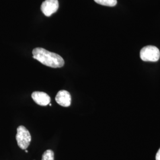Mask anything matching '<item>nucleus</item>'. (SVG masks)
<instances>
[{
  "mask_svg": "<svg viewBox=\"0 0 160 160\" xmlns=\"http://www.w3.org/2000/svg\"><path fill=\"white\" fill-rule=\"evenodd\" d=\"M156 160H160V148L159 150L158 151L157 154H156V157H155Z\"/></svg>",
  "mask_w": 160,
  "mask_h": 160,
  "instance_id": "1a4fd4ad",
  "label": "nucleus"
},
{
  "mask_svg": "<svg viewBox=\"0 0 160 160\" xmlns=\"http://www.w3.org/2000/svg\"><path fill=\"white\" fill-rule=\"evenodd\" d=\"M33 57L40 63L53 68L62 67L65 61L60 55L48 51L42 48H36L33 50Z\"/></svg>",
  "mask_w": 160,
  "mask_h": 160,
  "instance_id": "f257e3e1",
  "label": "nucleus"
},
{
  "mask_svg": "<svg viewBox=\"0 0 160 160\" xmlns=\"http://www.w3.org/2000/svg\"><path fill=\"white\" fill-rule=\"evenodd\" d=\"M32 97L35 103L42 106H47L51 102V97L44 92H33L32 94Z\"/></svg>",
  "mask_w": 160,
  "mask_h": 160,
  "instance_id": "39448f33",
  "label": "nucleus"
},
{
  "mask_svg": "<svg viewBox=\"0 0 160 160\" xmlns=\"http://www.w3.org/2000/svg\"><path fill=\"white\" fill-rule=\"evenodd\" d=\"M59 8L58 0H45L42 4L40 9L46 17H49L52 14L57 12Z\"/></svg>",
  "mask_w": 160,
  "mask_h": 160,
  "instance_id": "20e7f679",
  "label": "nucleus"
},
{
  "mask_svg": "<svg viewBox=\"0 0 160 160\" xmlns=\"http://www.w3.org/2000/svg\"><path fill=\"white\" fill-rule=\"evenodd\" d=\"M96 3L102 6L114 7L117 4V0H94Z\"/></svg>",
  "mask_w": 160,
  "mask_h": 160,
  "instance_id": "0eeeda50",
  "label": "nucleus"
},
{
  "mask_svg": "<svg viewBox=\"0 0 160 160\" xmlns=\"http://www.w3.org/2000/svg\"><path fill=\"white\" fill-rule=\"evenodd\" d=\"M42 160H54V152L51 149L46 150L42 155Z\"/></svg>",
  "mask_w": 160,
  "mask_h": 160,
  "instance_id": "6e6552de",
  "label": "nucleus"
},
{
  "mask_svg": "<svg viewBox=\"0 0 160 160\" xmlns=\"http://www.w3.org/2000/svg\"><path fill=\"white\" fill-rule=\"evenodd\" d=\"M16 140L18 147L22 149H26L32 141L30 133L28 129L24 126L17 128Z\"/></svg>",
  "mask_w": 160,
  "mask_h": 160,
  "instance_id": "7ed1b4c3",
  "label": "nucleus"
},
{
  "mask_svg": "<svg viewBox=\"0 0 160 160\" xmlns=\"http://www.w3.org/2000/svg\"><path fill=\"white\" fill-rule=\"evenodd\" d=\"M55 100L61 106L69 107L71 103V96L68 91L60 90L56 96Z\"/></svg>",
  "mask_w": 160,
  "mask_h": 160,
  "instance_id": "423d86ee",
  "label": "nucleus"
},
{
  "mask_svg": "<svg viewBox=\"0 0 160 160\" xmlns=\"http://www.w3.org/2000/svg\"><path fill=\"white\" fill-rule=\"evenodd\" d=\"M140 58L145 62H157L160 59V50L154 46H145L140 51Z\"/></svg>",
  "mask_w": 160,
  "mask_h": 160,
  "instance_id": "f03ea898",
  "label": "nucleus"
},
{
  "mask_svg": "<svg viewBox=\"0 0 160 160\" xmlns=\"http://www.w3.org/2000/svg\"><path fill=\"white\" fill-rule=\"evenodd\" d=\"M25 151H26V152H28V151L26 149H25Z\"/></svg>",
  "mask_w": 160,
  "mask_h": 160,
  "instance_id": "9d476101",
  "label": "nucleus"
}]
</instances>
